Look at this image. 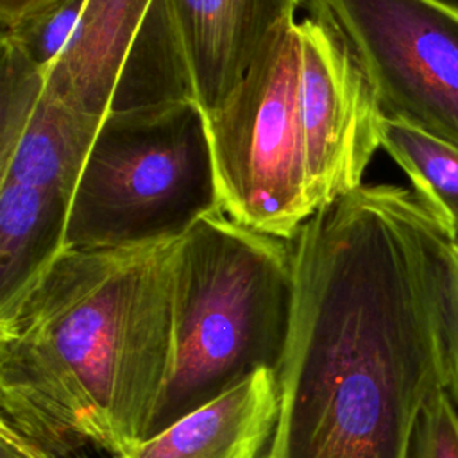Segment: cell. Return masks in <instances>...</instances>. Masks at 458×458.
<instances>
[{
	"instance_id": "5b68a950",
	"label": "cell",
	"mask_w": 458,
	"mask_h": 458,
	"mask_svg": "<svg viewBox=\"0 0 458 458\" xmlns=\"http://www.w3.org/2000/svg\"><path fill=\"white\" fill-rule=\"evenodd\" d=\"M208 129L224 211L236 222L292 240L315 213L301 111L299 21L283 23Z\"/></svg>"
},
{
	"instance_id": "8fae6325",
	"label": "cell",
	"mask_w": 458,
	"mask_h": 458,
	"mask_svg": "<svg viewBox=\"0 0 458 458\" xmlns=\"http://www.w3.org/2000/svg\"><path fill=\"white\" fill-rule=\"evenodd\" d=\"M72 195L0 181V322L66 250Z\"/></svg>"
},
{
	"instance_id": "2e32d148",
	"label": "cell",
	"mask_w": 458,
	"mask_h": 458,
	"mask_svg": "<svg viewBox=\"0 0 458 458\" xmlns=\"http://www.w3.org/2000/svg\"><path fill=\"white\" fill-rule=\"evenodd\" d=\"M445 390L458 383V242L445 263L438 302Z\"/></svg>"
},
{
	"instance_id": "9c48e42d",
	"label": "cell",
	"mask_w": 458,
	"mask_h": 458,
	"mask_svg": "<svg viewBox=\"0 0 458 458\" xmlns=\"http://www.w3.org/2000/svg\"><path fill=\"white\" fill-rule=\"evenodd\" d=\"M301 0H168L186 59L191 97L216 111L268 38L295 20Z\"/></svg>"
},
{
	"instance_id": "3957f363",
	"label": "cell",
	"mask_w": 458,
	"mask_h": 458,
	"mask_svg": "<svg viewBox=\"0 0 458 458\" xmlns=\"http://www.w3.org/2000/svg\"><path fill=\"white\" fill-rule=\"evenodd\" d=\"M292 240L254 231L224 209L175 242L172 354L145 438L252 372L277 369L293 310Z\"/></svg>"
},
{
	"instance_id": "6da1fadb",
	"label": "cell",
	"mask_w": 458,
	"mask_h": 458,
	"mask_svg": "<svg viewBox=\"0 0 458 458\" xmlns=\"http://www.w3.org/2000/svg\"><path fill=\"white\" fill-rule=\"evenodd\" d=\"M293 310L265 458H406L445 388L438 302L454 242L413 190L360 186L292 238Z\"/></svg>"
},
{
	"instance_id": "9a60e30c",
	"label": "cell",
	"mask_w": 458,
	"mask_h": 458,
	"mask_svg": "<svg viewBox=\"0 0 458 458\" xmlns=\"http://www.w3.org/2000/svg\"><path fill=\"white\" fill-rule=\"evenodd\" d=\"M406 458H458V410L445 388L435 390L424 404Z\"/></svg>"
},
{
	"instance_id": "5bb4252c",
	"label": "cell",
	"mask_w": 458,
	"mask_h": 458,
	"mask_svg": "<svg viewBox=\"0 0 458 458\" xmlns=\"http://www.w3.org/2000/svg\"><path fill=\"white\" fill-rule=\"evenodd\" d=\"M86 4L88 0H52L13 29L0 32V39L47 73L70 41Z\"/></svg>"
},
{
	"instance_id": "ac0fdd59",
	"label": "cell",
	"mask_w": 458,
	"mask_h": 458,
	"mask_svg": "<svg viewBox=\"0 0 458 458\" xmlns=\"http://www.w3.org/2000/svg\"><path fill=\"white\" fill-rule=\"evenodd\" d=\"M48 2L52 0H0V32L13 29Z\"/></svg>"
},
{
	"instance_id": "52a82bcc",
	"label": "cell",
	"mask_w": 458,
	"mask_h": 458,
	"mask_svg": "<svg viewBox=\"0 0 458 458\" xmlns=\"http://www.w3.org/2000/svg\"><path fill=\"white\" fill-rule=\"evenodd\" d=\"M47 91L98 120L193 98L168 0H88Z\"/></svg>"
},
{
	"instance_id": "7c38bea8",
	"label": "cell",
	"mask_w": 458,
	"mask_h": 458,
	"mask_svg": "<svg viewBox=\"0 0 458 458\" xmlns=\"http://www.w3.org/2000/svg\"><path fill=\"white\" fill-rule=\"evenodd\" d=\"M100 123L52 97L45 86L13 145L0 152V181L72 195Z\"/></svg>"
},
{
	"instance_id": "4fadbf2b",
	"label": "cell",
	"mask_w": 458,
	"mask_h": 458,
	"mask_svg": "<svg viewBox=\"0 0 458 458\" xmlns=\"http://www.w3.org/2000/svg\"><path fill=\"white\" fill-rule=\"evenodd\" d=\"M381 147L404 170L417 197L458 242V148L410 123L383 116Z\"/></svg>"
},
{
	"instance_id": "7a4b0ae2",
	"label": "cell",
	"mask_w": 458,
	"mask_h": 458,
	"mask_svg": "<svg viewBox=\"0 0 458 458\" xmlns=\"http://www.w3.org/2000/svg\"><path fill=\"white\" fill-rule=\"evenodd\" d=\"M174 252L66 249L0 322V420L55 458H127L170 365Z\"/></svg>"
},
{
	"instance_id": "30bf717a",
	"label": "cell",
	"mask_w": 458,
	"mask_h": 458,
	"mask_svg": "<svg viewBox=\"0 0 458 458\" xmlns=\"http://www.w3.org/2000/svg\"><path fill=\"white\" fill-rule=\"evenodd\" d=\"M277 411V372L263 367L141 440L127 458H265Z\"/></svg>"
},
{
	"instance_id": "277c9868",
	"label": "cell",
	"mask_w": 458,
	"mask_h": 458,
	"mask_svg": "<svg viewBox=\"0 0 458 458\" xmlns=\"http://www.w3.org/2000/svg\"><path fill=\"white\" fill-rule=\"evenodd\" d=\"M220 209L208 116L193 98L109 114L72 193L66 249L174 243Z\"/></svg>"
},
{
	"instance_id": "8992f818",
	"label": "cell",
	"mask_w": 458,
	"mask_h": 458,
	"mask_svg": "<svg viewBox=\"0 0 458 458\" xmlns=\"http://www.w3.org/2000/svg\"><path fill=\"white\" fill-rule=\"evenodd\" d=\"M363 70L385 116L458 148V2L310 0Z\"/></svg>"
},
{
	"instance_id": "e0dca14e",
	"label": "cell",
	"mask_w": 458,
	"mask_h": 458,
	"mask_svg": "<svg viewBox=\"0 0 458 458\" xmlns=\"http://www.w3.org/2000/svg\"><path fill=\"white\" fill-rule=\"evenodd\" d=\"M0 458H55L34 440L0 420Z\"/></svg>"
},
{
	"instance_id": "ba28073f",
	"label": "cell",
	"mask_w": 458,
	"mask_h": 458,
	"mask_svg": "<svg viewBox=\"0 0 458 458\" xmlns=\"http://www.w3.org/2000/svg\"><path fill=\"white\" fill-rule=\"evenodd\" d=\"M301 111L317 209L358 190L381 147L383 111L345 41L313 14L299 21Z\"/></svg>"
}]
</instances>
